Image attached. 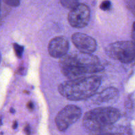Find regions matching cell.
Masks as SVG:
<instances>
[{
  "mask_svg": "<svg viewBox=\"0 0 135 135\" xmlns=\"http://www.w3.org/2000/svg\"><path fill=\"white\" fill-rule=\"evenodd\" d=\"M62 6L66 9H71L79 3L80 0H59Z\"/></svg>",
  "mask_w": 135,
  "mask_h": 135,
  "instance_id": "10",
  "label": "cell"
},
{
  "mask_svg": "<svg viewBox=\"0 0 135 135\" xmlns=\"http://www.w3.org/2000/svg\"><path fill=\"white\" fill-rule=\"evenodd\" d=\"M129 7L135 15V0H131L129 2Z\"/></svg>",
  "mask_w": 135,
  "mask_h": 135,
  "instance_id": "14",
  "label": "cell"
},
{
  "mask_svg": "<svg viewBox=\"0 0 135 135\" xmlns=\"http://www.w3.org/2000/svg\"><path fill=\"white\" fill-rule=\"evenodd\" d=\"M120 112L112 107H100L86 112L83 117V127L90 133H100L115 123L120 118Z\"/></svg>",
  "mask_w": 135,
  "mask_h": 135,
  "instance_id": "3",
  "label": "cell"
},
{
  "mask_svg": "<svg viewBox=\"0 0 135 135\" xmlns=\"http://www.w3.org/2000/svg\"><path fill=\"white\" fill-rule=\"evenodd\" d=\"M101 84L100 77L95 75L83 76L59 84L58 91L61 95L71 101H80L92 98Z\"/></svg>",
  "mask_w": 135,
  "mask_h": 135,
  "instance_id": "2",
  "label": "cell"
},
{
  "mask_svg": "<svg viewBox=\"0 0 135 135\" xmlns=\"http://www.w3.org/2000/svg\"><path fill=\"white\" fill-rule=\"evenodd\" d=\"M26 106H27L28 109H30V110H33L34 108V105L32 102H28L27 105H26Z\"/></svg>",
  "mask_w": 135,
  "mask_h": 135,
  "instance_id": "16",
  "label": "cell"
},
{
  "mask_svg": "<svg viewBox=\"0 0 135 135\" xmlns=\"http://www.w3.org/2000/svg\"><path fill=\"white\" fill-rule=\"evenodd\" d=\"M132 40L133 41L132 42L134 43L135 45V22L133 23V28H132Z\"/></svg>",
  "mask_w": 135,
  "mask_h": 135,
  "instance_id": "15",
  "label": "cell"
},
{
  "mask_svg": "<svg viewBox=\"0 0 135 135\" xmlns=\"http://www.w3.org/2000/svg\"><path fill=\"white\" fill-rule=\"evenodd\" d=\"M111 5H112V3L109 0H105V1H103L102 2L100 7L103 11H108L110 9Z\"/></svg>",
  "mask_w": 135,
  "mask_h": 135,
  "instance_id": "12",
  "label": "cell"
},
{
  "mask_svg": "<svg viewBox=\"0 0 135 135\" xmlns=\"http://www.w3.org/2000/svg\"><path fill=\"white\" fill-rule=\"evenodd\" d=\"M82 111L75 105H68L63 108L55 117V124L59 131H65L80 118Z\"/></svg>",
  "mask_w": 135,
  "mask_h": 135,
  "instance_id": "5",
  "label": "cell"
},
{
  "mask_svg": "<svg viewBox=\"0 0 135 135\" xmlns=\"http://www.w3.org/2000/svg\"><path fill=\"white\" fill-rule=\"evenodd\" d=\"M4 2L11 7H17L19 5L21 0H3Z\"/></svg>",
  "mask_w": 135,
  "mask_h": 135,
  "instance_id": "13",
  "label": "cell"
},
{
  "mask_svg": "<svg viewBox=\"0 0 135 135\" xmlns=\"http://www.w3.org/2000/svg\"><path fill=\"white\" fill-rule=\"evenodd\" d=\"M59 65L63 75L69 79L90 76L104 69L97 56L80 51L67 53L60 58Z\"/></svg>",
  "mask_w": 135,
  "mask_h": 135,
  "instance_id": "1",
  "label": "cell"
},
{
  "mask_svg": "<svg viewBox=\"0 0 135 135\" xmlns=\"http://www.w3.org/2000/svg\"><path fill=\"white\" fill-rule=\"evenodd\" d=\"M69 44L66 38L57 36L50 40L48 44V52L54 58H61L68 53Z\"/></svg>",
  "mask_w": 135,
  "mask_h": 135,
  "instance_id": "8",
  "label": "cell"
},
{
  "mask_svg": "<svg viewBox=\"0 0 135 135\" xmlns=\"http://www.w3.org/2000/svg\"><path fill=\"white\" fill-rule=\"evenodd\" d=\"M90 19V9L86 5L79 3L70 9L68 21L71 26L76 28H82L88 25Z\"/></svg>",
  "mask_w": 135,
  "mask_h": 135,
  "instance_id": "6",
  "label": "cell"
},
{
  "mask_svg": "<svg viewBox=\"0 0 135 135\" xmlns=\"http://www.w3.org/2000/svg\"><path fill=\"white\" fill-rule=\"evenodd\" d=\"M11 112H14V110H13V109H11Z\"/></svg>",
  "mask_w": 135,
  "mask_h": 135,
  "instance_id": "19",
  "label": "cell"
},
{
  "mask_svg": "<svg viewBox=\"0 0 135 135\" xmlns=\"http://www.w3.org/2000/svg\"><path fill=\"white\" fill-rule=\"evenodd\" d=\"M17 121H15L14 123H13V128L15 129H16V128H17Z\"/></svg>",
  "mask_w": 135,
  "mask_h": 135,
  "instance_id": "17",
  "label": "cell"
},
{
  "mask_svg": "<svg viewBox=\"0 0 135 135\" xmlns=\"http://www.w3.org/2000/svg\"><path fill=\"white\" fill-rule=\"evenodd\" d=\"M72 42L79 51L86 54H92L97 47L94 38L84 33L76 32L73 34Z\"/></svg>",
  "mask_w": 135,
  "mask_h": 135,
  "instance_id": "7",
  "label": "cell"
},
{
  "mask_svg": "<svg viewBox=\"0 0 135 135\" xmlns=\"http://www.w3.org/2000/svg\"><path fill=\"white\" fill-rule=\"evenodd\" d=\"M118 94V90L113 87H111L104 90L98 94H95L92 97H94L93 101L96 103L108 102L117 98Z\"/></svg>",
  "mask_w": 135,
  "mask_h": 135,
  "instance_id": "9",
  "label": "cell"
},
{
  "mask_svg": "<svg viewBox=\"0 0 135 135\" xmlns=\"http://www.w3.org/2000/svg\"><path fill=\"white\" fill-rule=\"evenodd\" d=\"M107 55L114 60L128 63L135 57V45L131 41H119L110 44L105 48Z\"/></svg>",
  "mask_w": 135,
  "mask_h": 135,
  "instance_id": "4",
  "label": "cell"
},
{
  "mask_svg": "<svg viewBox=\"0 0 135 135\" xmlns=\"http://www.w3.org/2000/svg\"><path fill=\"white\" fill-rule=\"evenodd\" d=\"M0 61H1V54H0Z\"/></svg>",
  "mask_w": 135,
  "mask_h": 135,
  "instance_id": "20",
  "label": "cell"
},
{
  "mask_svg": "<svg viewBox=\"0 0 135 135\" xmlns=\"http://www.w3.org/2000/svg\"><path fill=\"white\" fill-rule=\"evenodd\" d=\"M0 13H1V0H0Z\"/></svg>",
  "mask_w": 135,
  "mask_h": 135,
  "instance_id": "18",
  "label": "cell"
},
{
  "mask_svg": "<svg viewBox=\"0 0 135 135\" xmlns=\"http://www.w3.org/2000/svg\"><path fill=\"white\" fill-rule=\"evenodd\" d=\"M13 49H14L15 55L18 58H21L22 56V54L24 52V47L22 46L17 44H13Z\"/></svg>",
  "mask_w": 135,
  "mask_h": 135,
  "instance_id": "11",
  "label": "cell"
}]
</instances>
